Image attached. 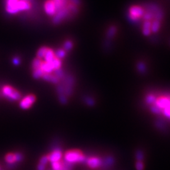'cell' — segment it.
Segmentation results:
<instances>
[{
  "mask_svg": "<svg viewBox=\"0 0 170 170\" xmlns=\"http://www.w3.org/2000/svg\"><path fill=\"white\" fill-rule=\"evenodd\" d=\"M128 21L137 27L145 37L158 34L163 27L165 14L161 7L153 2L131 5L127 10Z\"/></svg>",
  "mask_w": 170,
  "mask_h": 170,
  "instance_id": "1",
  "label": "cell"
},
{
  "mask_svg": "<svg viewBox=\"0 0 170 170\" xmlns=\"http://www.w3.org/2000/svg\"><path fill=\"white\" fill-rule=\"evenodd\" d=\"M31 71L34 78L56 85L67 75L64 69V59L58 55L55 49L47 46L39 48L32 62Z\"/></svg>",
  "mask_w": 170,
  "mask_h": 170,
  "instance_id": "2",
  "label": "cell"
},
{
  "mask_svg": "<svg viewBox=\"0 0 170 170\" xmlns=\"http://www.w3.org/2000/svg\"><path fill=\"white\" fill-rule=\"evenodd\" d=\"M81 0H45L43 9L55 25L71 21L79 15L81 9Z\"/></svg>",
  "mask_w": 170,
  "mask_h": 170,
  "instance_id": "3",
  "label": "cell"
},
{
  "mask_svg": "<svg viewBox=\"0 0 170 170\" xmlns=\"http://www.w3.org/2000/svg\"><path fill=\"white\" fill-rule=\"evenodd\" d=\"M4 9L7 13L16 15L30 12L33 8L32 0H4Z\"/></svg>",
  "mask_w": 170,
  "mask_h": 170,
  "instance_id": "4",
  "label": "cell"
},
{
  "mask_svg": "<svg viewBox=\"0 0 170 170\" xmlns=\"http://www.w3.org/2000/svg\"><path fill=\"white\" fill-rule=\"evenodd\" d=\"M0 93L3 97L11 101L20 100L22 96L21 93L18 90L9 85L2 86L0 89Z\"/></svg>",
  "mask_w": 170,
  "mask_h": 170,
  "instance_id": "5",
  "label": "cell"
},
{
  "mask_svg": "<svg viewBox=\"0 0 170 170\" xmlns=\"http://www.w3.org/2000/svg\"><path fill=\"white\" fill-rule=\"evenodd\" d=\"M86 157L83 152L78 150H71L64 154V159L68 163H78L85 161Z\"/></svg>",
  "mask_w": 170,
  "mask_h": 170,
  "instance_id": "6",
  "label": "cell"
},
{
  "mask_svg": "<svg viewBox=\"0 0 170 170\" xmlns=\"http://www.w3.org/2000/svg\"><path fill=\"white\" fill-rule=\"evenodd\" d=\"M35 101V96L30 94L23 97L20 102V106L23 109H28L32 107Z\"/></svg>",
  "mask_w": 170,
  "mask_h": 170,
  "instance_id": "7",
  "label": "cell"
},
{
  "mask_svg": "<svg viewBox=\"0 0 170 170\" xmlns=\"http://www.w3.org/2000/svg\"><path fill=\"white\" fill-rule=\"evenodd\" d=\"M85 162L86 163L88 166L93 169L100 168L103 166V161L100 158L96 156L86 158Z\"/></svg>",
  "mask_w": 170,
  "mask_h": 170,
  "instance_id": "8",
  "label": "cell"
},
{
  "mask_svg": "<svg viewBox=\"0 0 170 170\" xmlns=\"http://www.w3.org/2000/svg\"><path fill=\"white\" fill-rule=\"evenodd\" d=\"M63 156V152H62L60 149H55V150L51 152V154L48 155L49 161H50L51 163L60 161Z\"/></svg>",
  "mask_w": 170,
  "mask_h": 170,
  "instance_id": "9",
  "label": "cell"
},
{
  "mask_svg": "<svg viewBox=\"0 0 170 170\" xmlns=\"http://www.w3.org/2000/svg\"><path fill=\"white\" fill-rule=\"evenodd\" d=\"M22 155L20 154L8 153L5 156V161L9 164H13L15 162L19 161L22 159Z\"/></svg>",
  "mask_w": 170,
  "mask_h": 170,
  "instance_id": "10",
  "label": "cell"
},
{
  "mask_svg": "<svg viewBox=\"0 0 170 170\" xmlns=\"http://www.w3.org/2000/svg\"><path fill=\"white\" fill-rule=\"evenodd\" d=\"M74 47V44H73V42L72 40H65L63 44V46H62V48H63L64 50H65L67 53H69L70 52V51L73 49Z\"/></svg>",
  "mask_w": 170,
  "mask_h": 170,
  "instance_id": "11",
  "label": "cell"
},
{
  "mask_svg": "<svg viewBox=\"0 0 170 170\" xmlns=\"http://www.w3.org/2000/svg\"><path fill=\"white\" fill-rule=\"evenodd\" d=\"M136 157L137 159V161H142L144 159V153L141 151H139L136 152Z\"/></svg>",
  "mask_w": 170,
  "mask_h": 170,
  "instance_id": "12",
  "label": "cell"
},
{
  "mask_svg": "<svg viewBox=\"0 0 170 170\" xmlns=\"http://www.w3.org/2000/svg\"><path fill=\"white\" fill-rule=\"evenodd\" d=\"M136 168L137 170H143L144 168V163L142 161H137L136 164Z\"/></svg>",
  "mask_w": 170,
  "mask_h": 170,
  "instance_id": "13",
  "label": "cell"
},
{
  "mask_svg": "<svg viewBox=\"0 0 170 170\" xmlns=\"http://www.w3.org/2000/svg\"><path fill=\"white\" fill-rule=\"evenodd\" d=\"M13 62L15 64H17H17H19L20 60H19L18 58H15V59H13Z\"/></svg>",
  "mask_w": 170,
  "mask_h": 170,
  "instance_id": "14",
  "label": "cell"
}]
</instances>
